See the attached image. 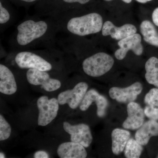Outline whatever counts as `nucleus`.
I'll return each mask as SVG.
<instances>
[{
	"mask_svg": "<svg viewBox=\"0 0 158 158\" xmlns=\"http://www.w3.org/2000/svg\"><path fill=\"white\" fill-rule=\"evenodd\" d=\"M102 18L97 13L72 18L66 25L69 32L79 36L97 34L102 30Z\"/></svg>",
	"mask_w": 158,
	"mask_h": 158,
	"instance_id": "nucleus-1",
	"label": "nucleus"
},
{
	"mask_svg": "<svg viewBox=\"0 0 158 158\" xmlns=\"http://www.w3.org/2000/svg\"><path fill=\"white\" fill-rule=\"evenodd\" d=\"M17 29L18 44L25 46L43 36L48 31V25L44 21H35L29 19L19 25Z\"/></svg>",
	"mask_w": 158,
	"mask_h": 158,
	"instance_id": "nucleus-2",
	"label": "nucleus"
},
{
	"mask_svg": "<svg viewBox=\"0 0 158 158\" xmlns=\"http://www.w3.org/2000/svg\"><path fill=\"white\" fill-rule=\"evenodd\" d=\"M114 60L104 52L98 53L88 57L82 63L83 70L90 77H99L107 73L112 69Z\"/></svg>",
	"mask_w": 158,
	"mask_h": 158,
	"instance_id": "nucleus-3",
	"label": "nucleus"
},
{
	"mask_svg": "<svg viewBox=\"0 0 158 158\" xmlns=\"http://www.w3.org/2000/svg\"><path fill=\"white\" fill-rule=\"evenodd\" d=\"M37 104L39 111L38 125L45 126L56 117L59 110V102L56 98L49 99L47 96H43L37 100Z\"/></svg>",
	"mask_w": 158,
	"mask_h": 158,
	"instance_id": "nucleus-4",
	"label": "nucleus"
},
{
	"mask_svg": "<svg viewBox=\"0 0 158 158\" xmlns=\"http://www.w3.org/2000/svg\"><path fill=\"white\" fill-rule=\"evenodd\" d=\"M15 60L18 66L21 69H34L48 71L52 68V64L48 61L31 52H20L15 56Z\"/></svg>",
	"mask_w": 158,
	"mask_h": 158,
	"instance_id": "nucleus-5",
	"label": "nucleus"
},
{
	"mask_svg": "<svg viewBox=\"0 0 158 158\" xmlns=\"http://www.w3.org/2000/svg\"><path fill=\"white\" fill-rule=\"evenodd\" d=\"M46 72L30 69L26 74L27 80L31 85H41L44 89L48 92L58 90L61 87V82L51 78Z\"/></svg>",
	"mask_w": 158,
	"mask_h": 158,
	"instance_id": "nucleus-6",
	"label": "nucleus"
},
{
	"mask_svg": "<svg viewBox=\"0 0 158 158\" xmlns=\"http://www.w3.org/2000/svg\"><path fill=\"white\" fill-rule=\"evenodd\" d=\"M88 88L85 82H80L72 90H65L58 95V99L60 105L67 104L71 109H77L81 104Z\"/></svg>",
	"mask_w": 158,
	"mask_h": 158,
	"instance_id": "nucleus-7",
	"label": "nucleus"
},
{
	"mask_svg": "<svg viewBox=\"0 0 158 158\" xmlns=\"http://www.w3.org/2000/svg\"><path fill=\"white\" fill-rule=\"evenodd\" d=\"M64 130L71 135V141L81 144L85 148L90 146L93 141L90 127L88 125L81 123L72 125L65 122L63 123Z\"/></svg>",
	"mask_w": 158,
	"mask_h": 158,
	"instance_id": "nucleus-8",
	"label": "nucleus"
},
{
	"mask_svg": "<svg viewBox=\"0 0 158 158\" xmlns=\"http://www.w3.org/2000/svg\"><path fill=\"white\" fill-rule=\"evenodd\" d=\"M143 87L140 82H135L127 88L113 87L109 91L110 97L116 101L127 103L135 101L141 94Z\"/></svg>",
	"mask_w": 158,
	"mask_h": 158,
	"instance_id": "nucleus-9",
	"label": "nucleus"
},
{
	"mask_svg": "<svg viewBox=\"0 0 158 158\" xmlns=\"http://www.w3.org/2000/svg\"><path fill=\"white\" fill-rule=\"evenodd\" d=\"M141 42V36L138 34L121 40L118 43L120 48L115 52V57L118 60H123L130 50L133 51L137 56H141L143 52V47Z\"/></svg>",
	"mask_w": 158,
	"mask_h": 158,
	"instance_id": "nucleus-10",
	"label": "nucleus"
},
{
	"mask_svg": "<svg viewBox=\"0 0 158 158\" xmlns=\"http://www.w3.org/2000/svg\"><path fill=\"white\" fill-rule=\"evenodd\" d=\"M94 102H95L97 107L98 116L99 117H104L108 107V101L105 97L101 95L94 89H90L87 92L80 105V109L83 111H86Z\"/></svg>",
	"mask_w": 158,
	"mask_h": 158,
	"instance_id": "nucleus-11",
	"label": "nucleus"
},
{
	"mask_svg": "<svg viewBox=\"0 0 158 158\" xmlns=\"http://www.w3.org/2000/svg\"><path fill=\"white\" fill-rule=\"evenodd\" d=\"M127 118L123 123V127L127 129H138L143 124L144 111L137 103H129L127 106Z\"/></svg>",
	"mask_w": 158,
	"mask_h": 158,
	"instance_id": "nucleus-12",
	"label": "nucleus"
},
{
	"mask_svg": "<svg viewBox=\"0 0 158 158\" xmlns=\"http://www.w3.org/2000/svg\"><path fill=\"white\" fill-rule=\"evenodd\" d=\"M137 28L131 24H126L120 27H116L111 22L106 21L103 25L102 34L103 36L110 35L113 39L121 40L136 34Z\"/></svg>",
	"mask_w": 158,
	"mask_h": 158,
	"instance_id": "nucleus-13",
	"label": "nucleus"
},
{
	"mask_svg": "<svg viewBox=\"0 0 158 158\" xmlns=\"http://www.w3.org/2000/svg\"><path fill=\"white\" fill-rule=\"evenodd\" d=\"M85 148L77 142H65L59 145L57 153L61 158H85L87 152Z\"/></svg>",
	"mask_w": 158,
	"mask_h": 158,
	"instance_id": "nucleus-14",
	"label": "nucleus"
},
{
	"mask_svg": "<svg viewBox=\"0 0 158 158\" xmlns=\"http://www.w3.org/2000/svg\"><path fill=\"white\" fill-rule=\"evenodd\" d=\"M17 85L14 75L6 65H0V92L7 95L14 94L17 91Z\"/></svg>",
	"mask_w": 158,
	"mask_h": 158,
	"instance_id": "nucleus-15",
	"label": "nucleus"
},
{
	"mask_svg": "<svg viewBox=\"0 0 158 158\" xmlns=\"http://www.w3.org/2000/svg\"><path fill=\"white\" fill-rule=\"evenodd\" d=\"M158 136V122L156 120L150 119L138 129L135 138L139 144L144 146L147 144L151 137Z\"/></svg>",
	"mask_w": 158,
	"mask_h": 158,
	"instance_id": "nucleus-16",
	"label": "nucleus"
},
{
	"mask_svg": "<svg viewBox=\"0 0 158 158\" xmlns=\"http://www.w3.org/2000/svg\"><path fill=\"white\" fill-rule=\"evenodd\" d=\"M146 105L144 109L145 116L150 119L158 120V88H152L145 95Z\"/></svg>",
	"mask_w": 158,
	"mask_h": 158,
	"instance_id": "nucleus-17",
	"label": "nucleus"
},
{
	"mask_svg": "<svg viewBox=\"0 0 158 158\" xmlns=\"http://www.w3.org/2000/svg\"><path fill=\"white\" fill-rule=\"evenodd\" d=\"M112 151L118 155L123 151L126 145L131 137L130 132L121 129H115L112 132Z\"/></svg>",
	"mask_w": 158,
	"mask_h": 158,
	"instance_id": "nucleus-18",
	"label": "nucleus"
},
{
	"mask_svg": "<svg viewBox=\"0 0 158 158\" xmlns=\"http://www.w3.org/2000/svg\"><path fill=\"white\" fill-rule=\"evenodd\" d=\"M140 31L145 42L158 47V32L152 23L148 20L142 22Z\"/></svg>",
	"mask_w": 158,
	"mask_h": 158,
	"instance_id": "nucleus-19",
	"label": "nucleus"
},
{
	"mask_svg": "<svg viewBox=\"0 0 158 158\" xmlns=\"http://www.w3.org/2000/svg\"><path fill=\"white\" fill-rule=\"evenodd\" d=\"M146 81L158 88V59L152 57L148 60L145 65Z\"/></svg>",
	"mask_w": 158,
	"mask_h": 158,
	"instance_id": "nucleus-20",
	"label": "nucleus"
},
{
	"mask_svg": "<svg viewBox=\"0 0 158 158\" xmlns=\"http://www.w3.org/2000/svg\"><path fill=\"white\" fill-rule=\"evenodd\" d=\"M142 146L136 140L133 138H130L128 141L124 148V155L126 157H140L143 150Z\"/></svg>",
	"mask_w": 158,
	"mask_h": 158,
	"instance_id": "nucleus-21",
	"label": "nucleus"
},
{
	"mask_svg": "<svg viewBox=\"0 0 158 158\" xmlns=\"http://www.w3.org/2000/svg\"><path fill=\"white\" fill-rule=\"evenodd\" d=\"M11 132L10 124L2 115H0V141H3L8 139L10 137Z\"/></svg>",
	"mask_w": 158,
	"mask_h": 158,
	"instance_id": "nucleus-22",
	"label": "nucleus"
},
{
	"mask_svg": "<svg viewBox=\"0 0 158 158\" xmlns=\"http://www.w3.org/2000/svg\"><path fill=\"white\" fill-rule=\"evenodd\" d=\"M10 19V15L9 11L3 7L2 2H0V23L1 24L8 22Z\"/></svg>",
	"mask_w": 158,
	"mask_h": 158,
	"instance_id": "nucleus-23",
	"label": "nucleus"
},
{
	"mask_svg": "<svg viewBox=\"0 0 158 158\" xmlns=\"http://www.w3.org/2000/svg\"><path fill=\"white\" fill-rule=\"evenodd\" d=\"M49 157L48 153L43 151H39L34 153V158H48Z\"/></svg>",
	"mask_w": 158,
	"mask_h": 158,
	"instance_id": "nucleus-24",
	"label": "nucleus"
},
{
	"mask_svg": "<svg viewBox=\"0 0 158 158\" xmlns=\"http://www.w3.org/2000/svg\"><path fill=\"white\" fill-rule=\"evenodd\" d=\"M152 19L154 23L158 27V7L153 11Z\"/></svg>",
	"mask_w": 158,
	"mask_h": 158,
	"instance_id": "nucleus-25",
	"label": "nucleus"
},
{
	"mask_svg": "<svg viewBox=\"0 0 158 158\" xmlns=\"http://www.w3.org/2000/svg\"><path fill=\"white\" fill-rule=\"evenodd\" d=\"M64 2L67 3H79L84 5L90 2V0H63Z\"/></svg>",
	"mask_w": 158,
	"mask_h": 158,
	"instance_id": "nucleus-26",
	"label": "nucleus"
},
{
	"mask_svg": "<svg viewBox=\"0 0 158 158\" xmlns=\"http://www.w3.org/2000/svg\"><path fill=\"white\" fill-rule=\"evenodd\" d=\"M136 1L141 3H147L148 2H150L152 0H136Z\"/></svg>",
	"mask_w": 158,
	"mask_h": 158,
	"instance_id": "nucleus-27",
	"label": "nucleus"
},
{
	"mask_svg": "<svg viewBox=\"0 0 158 158\" xmlns=\"http://www.w3.org/2000/svg\"><path fill=\"white\" fill-rule=\"evenodd\" d=\"M106 1H112V0H105ZM122 1H123L124 2L126 3H127V4H129V3H130L131 2L132 0H122Z\"/></svg>",
	"mask_w": 158,
	"mask_h": 158,
	"instance_id": "nucleus-28",
	"label": "nucleus"
},
{
	"mask_svg": "<svg viewBox=\"0 0 158 158\" xmlns=\"http://www.w3.org/2000/svg\"><path fill=\"white\" fill-rule=\"evenodd\" d=\"M20 1L26 2H35V1H37V0H20Z\"/></svg>",
	"mask_w": 158,
	"mask_h": 158,
	"instance_id": "nucleus-29",
	"label": "nucleus"
},
{
	"mask_svg": "<svg viewBox=\"0 0 158 158\" xmlns=\"http://www.w3.org/2000/svg\"><path fill=\"white\" fill-rule=\"evenodd\" d=\"M5 157H6V156H5V155L4 154V153H0V158H4Z\"/></svg>",
	"mask_w": 158,
	"mask_h": 158,
	"instance_id": "nucleus-30",
	"label": "nucleus"
},
{
	"mask_svg": "<svg viewBox=\"0 0 158 158\" xmlns=\"http://www.w3.org/2000/svg\"><path fill=\"white\" fill-rule=\"evenodd\" d=\"M157 157L158 158V157Z\"/></svg>",
	"mask_w": 158,
	"mask_h": 158,
	"instance_id": "nucleus-31",
	"label": "nucleus"
}]
</instances>
